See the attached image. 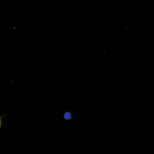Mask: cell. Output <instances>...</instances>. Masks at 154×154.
<instances>
[{
    "label": "cell",
    "mask_w": 154,
    "mask_h": 154,
    "mask_svg": "<svg viewBox=\"0 0 154 154\" xmlns=\"http://www.w3.org/2000/svg\"><path fill=\"white\" fill-rule=\"evenodd\" d=\"M6 114H5L4 115H2L1 116H0V129H1V128L2 126V123H3V117H5Z\"/></svg>",
    "instance_id": "1"
},
{
    "label": "cell",
    "mask_w": 154,
    "mask_h": 154,
    "mask_svg": "<svg viewBox=\"0 0 154 154\" xmlns=\"http://www.w3.org/2000/svg\"><path fill=\"white\" fill-rule=\"evenodd\" d=\"M64 117L65 119H68L71 117V114L69 113H66L65 114Z\"/></svg>",
    "instance_id": "2"
}]
</instances>
